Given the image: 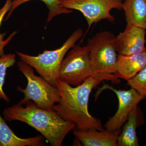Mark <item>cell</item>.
<instances>
[{"label":"cell","mask_w":146,"mask_h":146,"mask_svg":"<svg viewBox=\"0 0 146 146\" xmlns=\"http://www.w3.org/2000/svg\"><path fill=\"white\" fill-rule=\"evenodd\" d=\"M122 0H60L61 7L80 11L86 18L88 25L87 32L92 25L103 20L113 23L115 21L110 11L121 10Z\"/></svg>","instance_id":"7"},{"label":"cell","mask_w":146,"mask_h":146,"mask_svg":"<svg viewBox=\"0 0 146 146\" xmlns=\"http://www.w3.org/2000/svg\"><path fill=\"white\" fill-rule=\"evenodd\" d=\"M33 0H13L10 9L7 13L5 20H7L11 16L13 11L17 7L25 3ZM43 2L48 9L47 23H48L51 21L55 17L61 14H70L72 12L71 9L62 7L60 5V0H39Z\"/></svg>","instance_id":"15"},{"label":"cell","mask_w":146,"mask_h":146,"mask_svg":"<svg viewBox=\"0 0 146 146\" xmlns=\"http://www.w3.org/2000/svg\"><path fill=\"white\" fill-rule=\"evenodd\" d=\"M94 75L87 45H75L63 59L58 78L73 86H78Z\"/></svg>","instance_id":"6"},{"label":"cell","mask_w":146,"mask_h":146,"mask_svg":"<svg viewBox=\"0 0 146 146\" xmlns=\"http://www.w3.org/2000/svg\"><path fill=\"white\" fill-rule=\"evenodd\" d=\"M0 114V146H46L43 136L20 138L11 130Z\"/></svg>","instance_id":"12"},{"label":"cell","mask_w":146,"mask_h":146,"mask_svg":"<svg viewBox=\"0 0 146 146\" xmlns=\"http://www.w3.org/2000/svg\"><path fill=\"white\" fill-rule=\"evenodd\" d=\"M146 66V52L129 56L118 54L114 75L129 81Z\"/></svg>","instance_id":"10"},{"label":"cell","mask_w":146,"mask_h":146,"mask_svg":"<svg viewBox=\"0 0 146 146\" xmlns=\"http://www.w3.org/2000/svg\"><path fill=\"white\" fill-rule=\"evenodd\" d=\"M17 65L19 70L27 80V85L25 89L20 86L17 87V90L25 96L18 103L24 105L29 101H32L38 107L47 110H53L54 105L60 100L57 87L52 86L41 76L36 75L33 68L25 62L21 60Z\"/></svg>","instance_id":"4"},{"label":"cell","mask_w":146,"mask_h":146,"mask_svg":"<svg viewBox=\"0 0 146 146\" xmlns=\"http://www.w3.org/2000/svg\"><path fill=\"white\" fill-rule=\"evenodd\" d=\"M115 36L111 31H104L88 39L87 45L94 75H114L118 56L114 44Z\"/></svg>","instance_id":"5"},{"label":"cell","mask_w":146,"mask_h":146,"mask_svg":"<svg viewBox=\"0 0 146 146\" xmlns=\"http://www.w3.org/2000/svg\"><path fill=\"white\" fill-rule=\"evenodd\" d=\"M146 30L127 24L125 29L114 39V44L119 55H131L146 52Z\"/></svg>","instance_id":"9"},{"label":"cell","mask_w":146,"mask_h":146,"mask_svg":"<svg viewBox=\"0 0 146 146\" xmlns=\"http://www.w3.org/2000/svg\"><path fill=\"white\" fill-rule=\"evenodd\" d=\"M113 91L119 100V106L114 116L110 118L104 125L106 130L110 131H120L125 123L127 121L131 112L145 98L133 88L128 90H117L109 84L104 83L99 87L95 95L96 100L104 90Z\"/></svg>","instance_id":"8"},{"label":"cell","mask_w":146,"mask_h":146,"mask_svg":"<svg viewBox=\"0 0 146 146\" xmlns=\"http://www.w3.org/2000/svg\"><path fill=\"white\" fill-rule=\"evenodd\" d=\"M141 112L138 106L132 110L127 121L123 126L121 132L117 138V146H138L136 129L141 125Z\"/></svg>","instance_id":"13"},{"label":"cell","mask_w":146,"mask_h":146,"mask_svg":"<svg viewBox=\"0 0 146 146\" xmlns=\"http://www.w3.org/2000/svg\"><path fill=\"white\" fill-rule=\"evenodd\" d=\"M1 9H0V12H1Z\"/></svg>","instance_id":"19"},{"label":"cell","mask_w":146,"mask_h":146,"mask_svg":"<svg viewBox=\"0 0 146 146\" xmlns=\"http://www.w3.org/2000/svg\"><path fill=\"white\" fill-rule=\"evenodd\" d=\"M104 80L119 83L120 80L114 75L95 74L80 85L73 86L58 79L57 87L60 101L53 109L63 119L74 123L80 130L96 129L104 130L101 121L89 113L88 104L92 90Z\"/></svg>","instance_id":"1"},{"label":"cell","mask_w":146,"mask_h":146,"mask_svg":"<svg viewBox=\"0 0 146 146\" xmlns=\"http://www.w3.org/2000/svg\"><path fill=\"white\" fill-rule=\"evenodd\" d=\"M3 115L6 121H19L34 128L52 146H62L68 133L76 128L75 124L63 119L54 110L43 109L32 101L7 108Z\"/></svg>","instance_id":"2"},{"label":"cell","mask_w":146,"mask_h":146,"mask_svg":"<svg viewBox=\"0 0 146 146\" xmlns=\"http://www.w3.org/2000/svg\"><path fill=\"white\" fill-rule=\"evenodd\" d=\"M127 82L128 86L136 90L146 100V66L133 78Z\"/></svg>","instance_id":"18"},{"label":"cell","mask_w":146,"mask_h":146,"mask_svg":"<svg viewBox=\"0 0 146 146\" xmlns=\"http://www.w3.org/2000/svg\"><path fill=\"white\" fill-rule=\"evenodd\" d=\"M83 35V30L77 29L60 48L53 50H46L36 56L21 52H16V54L20 60L34 68L45 80L56 87L58 71L65 55Z\"/></svg>","instance_id":"3"},{"label":"cell","mask_w":146,"mask_h":146,"mask_svg":"<svg viewBox=\"0 0 146 146\" xmlns=\"http://www.w3.org/2000/svg\"><path fill=\"white\" fill-rule=\"evenodd\" d=\"M73 134L84 146H117L120 131H110L104 129L80 130L75 129Z\"/></svg>","instance_id":"11"},{"label":"cell","mask_w":146,"mask_h":146,"mask_svg":"<svg viewBox=\"0 0 146 146\" xmlns=\"http://www.w3.org/2000/svg\"><path fill=\"white\" fill-rule=\"evenodd\" d=\"M122 9L127 24L146 31V0H124Z\"/></svg>","instance_id":"14"},{"label":"cell","mask_w":146,"mask_h":146,"mask_svg":"<svg viewBox=\"0 0 146 146\" xmlns=\"http://www.w3.org/2000/svg\"><path fill=\"white\" fill-rule=\"evenodd\" d=\"M13 0H6L5 3L2 7L1 8L0 12V28L2 23L3 21L5 15L7 14L11 7ZM17 32L13 31L6 39H4L6 33H1L0 32V57L3 56L4 54V48L9 42L11 41L12 38L17 34Z\"/></svg>","instance_id":"17"},{"label":"cell","mask_w":146,"mask_h":146,"mask_svg":"<svg viewBox=\"0 0 146 146\" xmlns=\"http://www.w3.org/2000/svg\"><path fill=\"white\" fill-rule=\"evenodd\" d=\"M16 57V55L11 53L5 54L0 57V100H4L7 103L10 102V100L5 93L3 87L5 81L7 71L9 68L15 64Z\"/></svg>","instance_id":"16"}]
</instances>
